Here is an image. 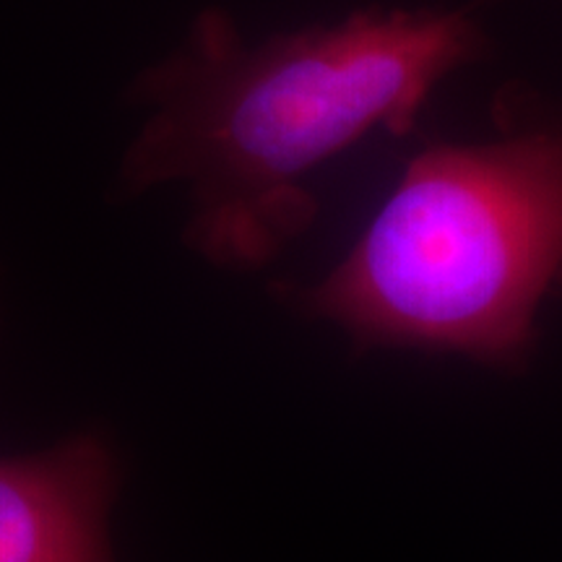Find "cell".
<instances>
[{"instance_id":"cell-1","label":"cell","mask_w":562,"mask_h":562,"mask_svg":"<svg viewBox=\"0 0 562 562\" xmlns=\"http://www.w3.org/2000/svg\"><path fill=\"white\" fill-rule=\"evenodd\" d=\"M482 45L467 13L432 9H362L252 45L211 5L133 81L146 115L117 188L182 186L186 243L216 266L258 269L318 214L305 180L372 131L409 133Z\"/></svg>"},{"instance_id":"cell-2","label":"cell","mask_w":562,"mask_h":562,"mask_svg":"<svg viewBox=\"0 0 562 562\" xmlns=\"http://www.w3.org/2000/svg\"><path fill=\"white\" fill-rule=\"evenodd\" d=\"M279 294L362 349L524 364L562 297V117L419 151L347 256Z\"/></svg>"},{"instance_id":"cell-3","label":"cell","mask_w":562,"mask_h":562,"mask_svg":"<svg viewBox=\"0 0 562 562\" xmlns=\"http://www.w3.org/2000/svg\"><path fill=\"white\" fill-rule=\"evenodd\" d=\"M121 463L100 435L0 459V562H115L108 516Z\"/></svg>"}]
</instances>
